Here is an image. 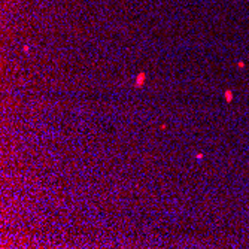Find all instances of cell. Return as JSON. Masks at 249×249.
I'll use <instances>...</instances> for the list:
<instances>
[{"instance_id":"2","label":"cell","mask_w":249,"mask_h":249,"mask_svg":"<svg viewBox=\"0 0 249 249\" xmlns=\"http://www.w3.org/2000/svg\"><path fill=\"white\" fill-rule=\"evenodd\" d=\"M224 97H225V101H227V103H230V101L233 100V97H234V95H233V91H231V90L224 91Z\"/></svg>"},{"instance_id":"1","label":"cell","mask_w":249,"mask_h":249,"mask_svg":"<svg viewBox=\"0 0 249 249\" xmlns=\"http://www.w3.org/2000/svg\"><path fill=\"white\" fill-rule=\"evenodd\" d=\"M145 79H146V75L143 73V72H140L137 76H136V82H134V87L136 88H139V87H142L143 84H145Z\"/></svg>"}]
</instances>
